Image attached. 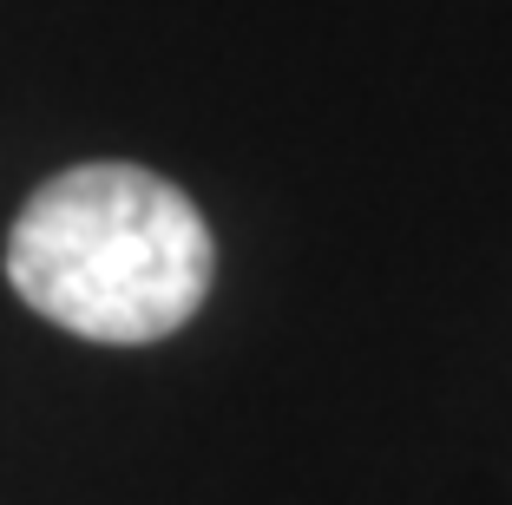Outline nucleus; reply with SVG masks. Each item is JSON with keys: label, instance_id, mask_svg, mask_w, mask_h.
Returning a JSON list of instances; mask_svg holds the SVG:
<instances>
[{"label": "nucleus", "instance_id": "f257e3e1", "mask_svg": "<svg viewBox=\"0 0 512 505\" xmlns=\"http://www.w3.org/2000/svg\"><path fill=\"white\" fill-rule=\"evenodd\" d=\"M211 223L138 164H73L20 204L7 283L79 342L138 348L184 328L211 296Z\"/></svg>", "mask_w": 512, "mask_h": 505}]
</instances>
